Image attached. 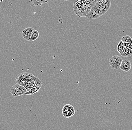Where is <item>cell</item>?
Segmentation results:
<instances>
[{
	"label": "cell",
	"mask_w": 132,
	"mask_h": 130,
	"mask_svg": "<svg viewBox=\"0 0 132 130\" xmlns=\"http://www.w3.org/2000/svg\"><path fill=\"white\" fill-rule=\"evenodd\" d=\"M98 0H75L74 10L77 16L85 17Z\"/></svg>",
	"instance_id": "1"
},
{
	"label": "cell",
	"mask_w": 132,
	"mask_h": 130,
	"mask_svg": "<svg viewBox=\"0 0 132 130\" xmlns=\"http://www.w3.org/2000/svg\"><path fill=\"white\" fill-rule=\"evenodd\" d=\"M105 13V12L95 4L91 8L85 17L89 19H95L100 17Z\"/></svg>",
	"instance_id": "2"
},
{
	"label": "cell",
	"mask_w": 132,
	"mask_h": 130,
	"mask_svg": "<svg viewBox=\"0 0 132 130\" xmlns=\"http://www.w3.org/2000/svg\"><path fill=\"white\" fill-rule=\"evenodd\" d=\"M39 79L35 77L33 74L29 73L24 72L19 74L15 78V81L16 83L20 85L22 82L26 81H36Z\"/></svg>",
	"instance_id": "3"
},
{
	"label": "cell",
	"mask_w": 132,
	"mask_h": 130,
	"mask_svg": "<svg viewBox=\"0 0 132 130\" xmlns=\"http://www.w3.org/2000/svg\"><path fill=\"white\" fill-rule=\"evenodd\" d=\"M10 89L11 93L12 94L13 97L21 96L27 92V90L24 87L18 83L10 87Z\"/></svg>",
	"instance_id": "4"
},
{
	"label": "cell",
	"mask_w": 132,
	"mask_h": 130,
	"mask_svg": "<svg viewBox=\"0 0 132 130\" xmlns=\"http://www.w3.org/2000/svg\"><path fill=\"white\" fill-rule=\"evenodd\" d=\"M122 60V59L120 56L118 55H114L110 58V65L113 69H119Z\"/></svg>",
	"instance_id": "5"
},
{
	"label": "cell",
	"mask_w": 132,
	"mask_h": 130,
	"mask_svg": "<svg viewBox=\"0 0 132 130\" xmlns=\"http://www.w3.org/2000/svg\"><path fill=\"white\" fill-rule=\"evenodd\" d=\"M96 4L106 13L111 7V0H98Z\"/></svg>",
	"instance_id": "6"
},
{
	"label": "cell",
	"mask_w": 132,
	"mask_h": 130,
	"mask_svg": "<svg viewBox=\"0 0 132 130\" xmlns=\"http://www.w3.org/2000/svg\"><path fill=\"white\" fill-rule=\"evenodd\" d=\"M42 83L41 80L39 79L36 80L35 81L34 84L32 89H30V91L24 93V95H32L34 94L37 93L42 87Z\"/></svg>",
	"instance_id": "7"
},
{
	"label": "cell",
	"mask_w": 132,
	"mask_h": 130,
	"mask_svg": "<svg viewBox=\"0 0 132 130\" xmlns=\"http://www.w3.org/2000/svg\"><path fill=\"white\" fill-rule=\"evenodd\" d=\"M34 29L31 27H28L25 29L23 31H22V36L23 39L27 41H29L30 38H31V35H32V33L33 31L34 30Z\"/></svg>",
	"instance_id": "8"
},
{
	"label": "cell",
	"mask_w": 132,
	"mask_h": 130,
	"mask_svg": "<svg viewBox=\"0 0 132 130\" xmlns=\"http://www.w3.org/2000/svg\"><path fill=\"white\" fill-rule=\"evenodd\" d=\"M131 67V64L129 60H123L122 61L120 68L123 71L128 72L129 71Z\"/></svg>",
	"instance_id": "9"
},
{
	"label": "cell",
	"mask_w": 132,
	"mask_h": 130,
	"mask_svg": "<svg viewBox=\"0 0 132 130\" xmlns=\"http://www.w3.org/2000/svg\"><path fill=\"white\" fill-rule=\"evenodd\" d=\"M35 81H26L21 82V86L24 87L27 90V92L30 91L34 84Z\"/></svg>",
	"instance_id": "10"
},
{
	"label": "cell",
	"mask_w": 132,
	"mask_h": 130,
	"mask_svg": "<svg viewBox=\"0 0 132 130\" xmlns=\"http://www.w3.org/2000/svg\"><path fill=\"white\" fill-rule=\"evenodd\" d=\"M119 54L123 57H130L132 55V50L125 46L122 51Z\"/></svg>",
	"instance_id": "11"
},
{
	"label": "cell",
	"mask_w": 132,
	"mask_h": 130,
	"mask_svg": "<svg viewBox=\"0 0 132 130\" xmlns=\"http://www.w3.org/2000/svg\"><path fill=\"white\" fill-rule=\"evenodd\" d=\"M30 1L32 5L37 6L47 3L48 0H30Z\"/></svg>",
	"instance_id": "12"
},
{
	"label": "cell",
	"mask_w": 132,
	"mask_h": 130,
	"mask_svg": "<svg viewBox=\"0 0 132 130\" xmlns=\"http://www.w3.org/2000/svg\"><path fill=\"white\" fill-rule=\"evenodd\" d=\"M75 113V110H74V108H73L72 109L68 111L63 112L62 114L64 117L70 118L74 115Z\"/></svg>",
	"instance_id": "13"
},
{
	"label": "cell",
	"mask_w": 132,
	"mask_h": 130,
	"mask_svg": "<svg viewBox=\"0 0 132 130\" xmlns=\"http://www.w3.org/2000/svg\"><path fill=\"white\" fill-rule=\"evenodd\" d=\"M39 37V33L37 30H34L33 31L31 35V38L30 39L29 41H33L37 40V39Z\"/></svg>",
	"instance_id": "14"
},
{
	"label": "cell",
	"mask_w": 132,
	"mask_h": 130,
	"mask_svg": "<svg viewBox=\"0 0 132 130\" xmlns=\"http://www.w3.org/2000/svg\"><path fill=\"white\" fill-rule=\"evenodd\" d=\"M121 40L124 43H132V38L128 35H126L121 38Z\"/></svg>",
	"instance_id": "15"
},
{
	"label": "cell",
	"mask_w": 132,
	"mask_h": 130,
	"mask_svg": "<svg viewBox=\"0 0 132 130\" xmlns=\"http://www.w3.org/2000/svg\"><path fill=\"white\" fill-rule=\"evenodd\" d=\"M124 47L125 46L124 45L123 42V41H122V40H120V41L118 45H117V51H118L119 53H120L122 52V51Z\"/></svg>",
	"instance_id": "16"
},
{
	"label": "cell",
	"mask_w": 132,
	"mask_h": 130,
	"mask_svg": "<svg viewBox=\"0 0 132 130\" xmlns=\"http://www.w3.org/2000/svg\"><path fill=\"white\" fill-rule=\"evenodd\" d=\"M74 107L70 104H67V105H65L63 108L62 110V112L68 111L72 109Z\"/></svg>",
	"instance_id": "17"
},
{
	"label": "cell",
	"mask_w": 132,
	"mask_h": 130,
	"mask_svg": "<svg viewBox=\"0 0 132 130\" xmlns=\"http://www.w3.org/2000/svg\"><path fill=\"white\" fill-rule=\"evenodd\" d=\"M125 47H127L129 48L132 50V43H123Z\"/></svg>",
	"instance_id": "18"
},
{
	"label": "cell",
	"mask_w": 132,
	"mask_h": 130,
	"mask_svg": "<svg viewBox=\"0 0 132 130\" xmlns=\"http://www.w3.org/2000/svg\"><path fill=\"white\" fill-rule=\"evenodd\" d=\"M64 1H68V0H64Z\"/></svg>",
	"instance_id": "19"
},
{
	"label": "cell",
	"mask_w": 132,
	"mask_h": 130,
	"mask_svg": "<svg viewBox=\"0 0 132 130\" xmlns=\"http://www.w3.org/2000/svg\"><path fill=\"white\" fill-rule=\"evenodd\" d=\"M1 2H2V0H1Z\"/></svg>",
	"instance_id": "20"
},
{
	"label": "cell",
	"mask_w": 132,
	"mask_h": 130,
	"mask_svg": "<svg viewBox=\"0 0 132 130\" xmlns=\"http://www.w3.org/2000/svg\"><path fill=\"white\" fill-rule=\"evenodd\" d=\"M54 1H56V0H54Z\"/></svg>",
	"instance_id": "21"
}]
</instances>
